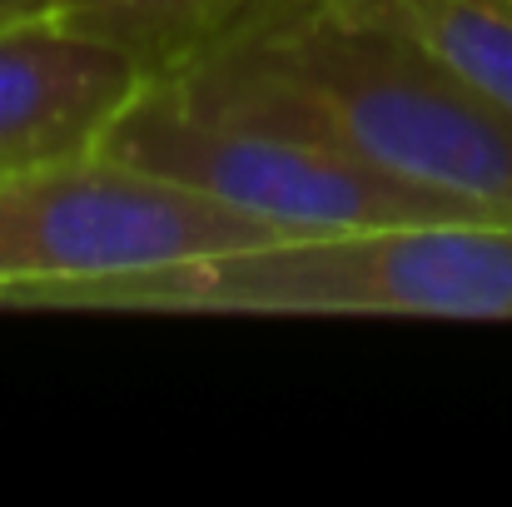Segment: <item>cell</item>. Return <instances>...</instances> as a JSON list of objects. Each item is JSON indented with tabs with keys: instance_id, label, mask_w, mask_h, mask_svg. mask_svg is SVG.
Segmentation results:
<instances>
[{
	"instance_id": "ba28073f",
	"label": "cell",
	"mask_w": 512,
	"mask_h": 507,
	"mask_svg": "<svg viewBox=\"0 0 512 507\" xmlns=\"http://www.w3.org/2000/svg\"><path fill=\"white\" fill-rule=\"evenodd\" d=\"M40 15H50V0H0V30L20 20H40Z\"/></svg>"
},
{
	"instance_id": "3957f363",
	"label": "cell",
	"mask_w": 512,
	"mask_h": 507,
	"mask_svg": "<svg viewBox=\"0 0 512 507\" xmlns=\"http://www.w3.org/2000/svg\"><path fill=\"white\" fill-rule=\"evenodd\" d=\"M30 309L145 314H363L512 319V219H433L299 234L214 259L110 274L40 294Z\"/></svg>"
},
{
	"instance_id": "8992f818",
	"label": "cell",
	"mask_w": 512,
	"mask_h": 507,
	"mask_svg": "<svg viewBox=\"0 0 512 507\" xmlns=\"http://www.w3.org/2000/svg\"><path fill=\"white\" fill-rule=\"evenodd\" d=\"M274 0H50V20L110 45L145 80L209 55Z\"/></svg>"
},
{
	"instance_id": "277c9868",
	"label": "cell",
	"mask_w": 512,
	"mask_h": 507,
	"mask_svg": "<svg viewBox=\"0 0 512 507\" xmlns=\"http://www.w3.org/2000/svg\"><path fill=\"white\" fill-rule=\"evenodd\" d=\"M294 239L269 219L229 209L110 155L0 174V309L110 274L165 269Z\"/></svg>"
},
{
	"instance_id": "52a82bcc",
	"label": "cell",
	"mask_w": 512,
	"mask_h": 507,
	"mask_svg": "<svg viewBox=\"0 0 512 507\" xmlns=\"http://www.w3.org/2000/svg\"><path fill=\"white\" fill-rule=\"evenodd\" d=\"M408 40L512 120V0H348Z\"/></svg>"
},
{
	"instance_id": "5b68a950",
	"label": "cell",
	"mask_w": 512,
	"mask_h": 507,
	"mask_svg": "<svg viewBox=\"0 0 512 507\" xmlns=\"http://www.w3.org/2000/svg\"><path fill=\"white\" fill-rule=\"evenodd\" d=\"M145 75L50 15L0 30V174L95 155Z\"/></svg>"
},
{
	"instance_id": "6da1fadb",
	"label": "cell",
	"mask_w": 512,
	"mask_h": 507,
	"mask_svg": "<svg viewBox=\"0 0 512 507\" xmlns=\"http://www.w3.org/2000/svg\"><path fill=\"white\" fill-rule=\"evenodd\" d=\"M100 155L189 184L294 239L378 224L493 219L363 160L279 85L219 50L145 80L105 130Z\"/></svg>"
},
{
	"instance_id": "7a4b0ae2",
	"label": "cell",
	"mask_w": 512,
	"mask_h": 507,
	"mask_svg": "<svg viewBox=\"0 0 512 507\" xmlns=\"http://www.w3.org/2000/svg\"><path fill=\"white\" fill-rule=\"evenodd\" d=\"M214 50L279 85L378 169L512 219V120L398 25L348 0H274Z\"/></svg>"
}]
</instances>
